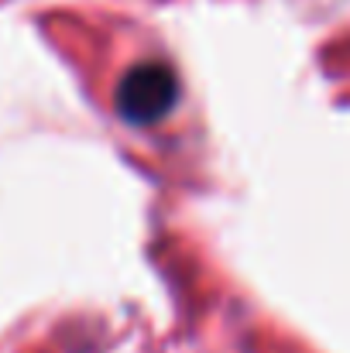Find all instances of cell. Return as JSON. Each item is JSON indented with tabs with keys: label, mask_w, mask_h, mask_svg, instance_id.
Masks as SVG:
<instances>
[{
	"label": "cell",
	"mask_w": 350,
	"mask_h": 353,
	"mask_svg": "<svg viewBox=\"0 0 350 353\" xmlns=\"http://www.w3.org/2000/svg\"><path fill=\"white\" fill-rule=\"evenodd\" d=\"M179 79L168 65L141 62L134 65L117 86V114L130 123H155L175 107Z\"/></svg>",
	"instance_id": "6da1fadb"
}]
</instances>
